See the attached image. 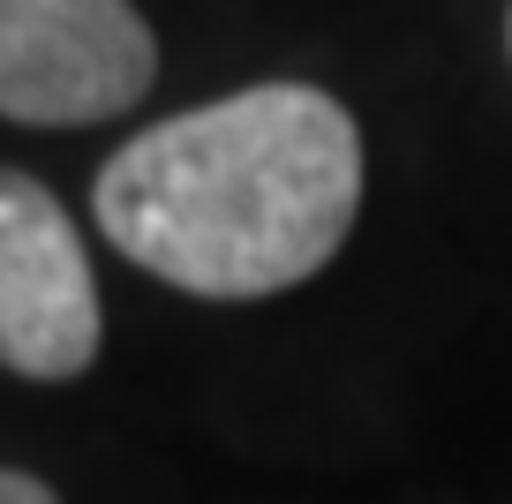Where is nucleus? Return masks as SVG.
Segmentation results:
<instances>
[{
    "instance_id": "3",
    "label": "nucleus",
    "mask_w": 512,
    "mask_h": 504,
    "mask_svg": "<svg viewBox=\"0 0 512 504\" xmlns=\"http://www.w3.org/2000/svg\"><path fill=\"white\" fill-rule=\"evenodd\" d=\"M98 354V286L68 211L0 166V369L38 384L83 377Z\"/></svg>"
},
{
    "instance_id": "5",
    "label": "nucleus",
    "mask_w": 512,
    "mask_h": 504,
    "mask_svg": "<svg viewBox=\"0 0 512 504\" xmlns=\"http://www.w3.org/2000/svg\"><path fill=\"white\" fill-rule=\"evenodd\" d=\"M505 46H512V16H505Z\"/></svg>"
},
{
    "instance_id": "4",
    "label": "nucleus",
    "mask_w": 512,
    "mask_h": 504,
    "mask_svg": "<svg viewBox=\"0 0 512 504\" xmlns=\"http://www.w3.org/2000/svg\"><path fill=\"white\" fill-rule=\"evenodd\" d=\"M0 504H61L38 474H16V467H0Z\"/></svg>"
},
{
    "instance_id": "1",
    "label": "nucleus",
    "mask_w": 512,
    "mask_h": 504,
    "mask_svg": "<svg viewBox=\"0 0 512 504\" xmlns=\"http://www.w3.org/2000/svg\"><path fill=\"white\" fill-rule=\"evenodd\" d=\"M91 204L113 249L181 294H287L354 234L362 136L332 91L256 83L121 143Z\"/></svg>"
},
{
    "instance_id": "2",
    "label": "nucleus",
    "mask_w": 512,
    "mask_h": 504,
    "mask_svg": "<svg viewBox=\"0 0 512 504\" xmlns=\"http://www.w3.org/2000/svg\"><path fill=\"white\" fill-rule=\"evenodd\" d=\"M159 76V38L128 0H0V113L31 128L113 121Z\"/></svg>"
}]
</instances>
